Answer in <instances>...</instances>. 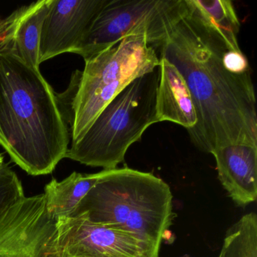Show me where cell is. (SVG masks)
Instances as JSON below:
<instances>
[{
	"instance_id": "52a82bcc",
	"label": "cell",
	"mask_w": 257,
	"mask_h": 257,
	"mask_svg": "<svg viewBox=\"0 0 257 257\" xmlns=\"http://www.w3.org/2000/svg\"><path fill=\"white\" fill-rule=\"evenodd\" d=\"M57 246L68 257H159L160 249L124 231L82 217L57 219Z\"/></svg>"
},
{
	"instance_id": "7a4b0ae2",
	"label": "cell",
	"mask_w": 257,
	"mask_h": 257,
	"mask_svg": "<svg viewBox=\"0 0 257 257\" xmlns=\"http://www.w3.org/2000/svg\"><path fill=\"white\" fill-rule=\"evenodd\" d=\"M70 127L60 97L35 70L0 53V146L32 176L53 172L67 156Z\"/></svg>"
},
{
	"instance_id": "3957f363",
	"label": "cell",
	"mask_w": 257,
	"mask_h": 257,
	"mask_svg": "<svg viewBox=\"0 0 257 257\" xmlns=\"http://www.w3.org/2000/svg\"><path fill=\"white\" fill-rule=\"evenodd\" d=\"M69 217L128 233L160 249L174 217L172 192L152 173L127 167L103 170Z\"/></svg>"
},
{
	"instance_id": "5bb4252c",
	"label": "cell",
	"mask_w": 257,
	"mask_h": 257,
	"mask_svg": "<svg viewBox=\"0 0 257 257\" xmlns=\"http://www.w3.org/2000/svg\"><path fill=\"white\" fill-rule=\"evenodd\" d=\"M218 257H257V216L255 213L245 214L227 230Z\"/></svg>"
},
{
	"instance_id": "9a60e30c",
	"label": "cell",
	"mask_w": 257,
	"mask_h": 257,
	"mask_svg": "<svg viewBox=\"0 0 257 257\" xmlns=\"http://www.w3.org/2000/svg\"><path fill=\"white\" fill-rule=\"evenodd\" d=\"M198 10L219 30L233 49H240L238 44L240 23L233 3L229 0H193Z\"/></svg>"
},
{
	"instance_id": "e0dca14e",
	"label": "cell",
	"mask_w": 257,
	"mask_h": 257,
	"mask_svg": "<svg viewBox=\"0 0 257 257\" xmlns=\"http://www.w3.org/2000/svg\"><path fill=\"white\" fill-rule=\"evenodd\" d=\"M18 17V10L6 19H0V52L5 46L6 42L13 31Z\"/></svg>"
},
{
	"instance_id": "ba28073f",
	"label": "cell",
	"mask_w": 257,
	"mask_h": 257,
	"mask_svg": "<svg viewBox=\"0 0 257 257\" xmlns=\"http://www.w3.org/2000/svg\"><path fill=\"white\" fill-rule=\"evenodd\" d=\"M109 0H51L42 28L40 64L73 53Z\"/></svg>"
},
{
	"instance_id": "7c38bea8",
	"label": "cell",
	"mask_w": 257,
	"mask_h": 257,
	"mask_svg": "<svg viewBox=\"0 0 257 257\" xmlns=\"http://www.w3.org/2000/svg\"><path fill=\"white\" fill-rule=\"evenodd\" d=\"M51 0H40L19 10L17 20L3 54H10L35 70H40L42 28Z\"/></svg>"
},
{
	"instance_id": "8992f818",
	"label": "cell",
	"mask_w": 257,
	"mask_h": 257,
	"mask_svg": "<svg viewBox=\"0 0 257 257\" xmlns=\"http://www.w3.org/2000/svg\"><path fill=\"white\" fill-rule=\"evenodd\" d=\"M56 222L44 194L24 197L0 213V257H58Z\"/></svg>"
},
{
	"instance_id": "ac0fdd59",
	"label": "cell",
	"mask_w": 257,
	"mask_h": 257,
	"mask_svg": "<svg viewBox=\"0 0 257 257\" xmlns=\"http://www.w3.org/2000/svg\"><path fill=\"white\" fill-rule=\"evenodd\" d=\"M58 251H59V250H58ZM58 257H68V256H66V255H63V254H61V252H60V251H59V252H58Z\"/></svg>"
},
{
	"instance_id": "30bf717a",
	"label": "cell",
	"mask_w": 257,
	"mask_h": 257,
	"mask_svg": "<svg viewBox=\"0 0 257 257\" xmlns=\"http://www.w3.org/2000/svg\"><path fill=\"white\" fill-rule=\"evenodd\" d=\"M218 177L230 198L240 207L257 198V146L231 144L212 153Z\"/></svg>"
},
{
	"instance_id": "4fadbf2b",
	"label": "cell",
	"mask_w": 257,
	"mask_h": 257,
	"mask_svg": "<svg viewBox=\"0 0 257 257\" xmlns=\"http://www.w3.org/2000/svg\"><path fill=\"white\" fill-rule=\"evenodd\" d=\"M102 175L73 172L62 181L52 179L45 186L48 211L57 219L69 217Z\"/></svg>"
},
{
	"instance_id": "5b68a950",
	"label": "cell",
	"mask_w": 257,
	"mask_h": 257,
	"mask_svg": "<svg viewBox=\"0 0 257 257\" xmlns=\"http://www.w3.org/2000/svg\"><path fill=\"white\" fill-rule=\"evenodd\" d=\"M159 65L131 82L94 120L86 133L72 143L66 158L103 170L124 162L131 146L141 141L148 127L157 123L156 92Z\"/></svg>"
},
{
	"instance_id": "2e32d148",
	"label": "cell",
	"mask_w": 257,
	"mask_h": 257,
	"mask_svg": "<svg viewBox=\"0 0 257 257\" xmlns=\"http://www.w3.org/2000/svg\"><path fill=\"white\" fill-rule=\"evenodd\" d=\"M22 198V191L16 176L7 167L0 168V213Z\"/></svg>"
},
{
	"instance_id": "9c48e42d",
	"label": "cell",
	"mask_w": 257,
	"mask_h": 257,
	"mask_svg": "<svg viewBox=\"0 0 257 257\" xmlns=\"http://www.w3.org/2000/svg\"><path fill=\"white\" fill-rule=\"evenodd\" d=\"M162 3L163 0H109L73 54L85 61L107 50L148 22Z\"/></svg>"
},
{
	"instance_id": "8fae6325",
	"label": "cell",
	"mask_w": 257,
	"mask_h": 257,
	"mask_svg": "<svg viewBox=\"0 0 257 257\" xmlns=\"http://www.w3.org/2000/svg\"><path fill=\"white\" fill-rule=\"evenodd\" d=\"M159 85L156 92L158 122L176 123L189 131L198 121L192 94L181 73L168 60L159 58Z\"/></svg>"
},
{
	"instance_id": "6da1fadb",
	"label": "cell",
	"mask_w": 257,
	"mask_h": 257,
	"mask_svg": "<svg viewBox=\"0 0 257 257\" xmlns=\"http://www.w3.org/2000/svg\"><path fill=\"white\" fill-rule=\"evenodd\" d=\"M148 44L175 66L192 94V144L212 154L231 144L257 146V113L246 55L233 49L193 0H163L147 26Z\"/></svg>"
},
{
	"instance_id": "d6986e66",
	"label": "cell",
	"mask_w": 257,
	"mask_h": 257,
	"mask_svg": "<svg viewBox=\"0 0 257 257\" xmlns=\"http://www.w3.org/2000/svg\"><path fill=\"white\" fill-rule=\"evenodd\" d=\"M181 257H190V256H188V255H184V256H181Z\"/></svg>"
},
{
	"instance_id": "277c9868",
	"label": "cell",
	"mask_w": 257,
	"mask_h": 257,
	"mask_svg": "<svg viewBox=\"0 0 257 257\" xmlns=\"http://www.w3.org/2000/svg\"><path fill=\"white\" fill-rule=\"evenodd\" d=\"M147 23L85 61L84 70L75 73L66 115L72 143L84 136L103 109L131 82L159 65V57L147 42Z\"/></svg>"
}]
</instances>
